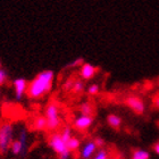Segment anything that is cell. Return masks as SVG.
Masks as SVG:
<instances>
[{
  "label": "cell",
  "instance_id": "6da1fadb",
  "mask_svg": "<svg viewBox=\"0 0 159 159\" xmlns=\"http://www.w3.org/2000/svg\"><path fill=\"white\" fill-rule=\"evenodd\" d=\"M55 74L52 70H47L39 73L32 80V82L27 86V94L31 99H40L52 89Z\"/></svg>",
  "mask_w": 159,
  "mask_h": 159
},
{
  "label": "cell",
  "instance_id": "7a4b0ae2",
  "mask_svg": "<svg viewBox=\"0 0 159 159\" xmlns=\"http://www.w3.org/2000/svg\"><path fill=\"white\" fill-rule=\"evenodd\" d=\"M14 141V126L9 122L0 123V153L5 155Z\"/></svg>",
  "mask_w": 159,
  "mask_h": 159
},
{
  "label": "cell",
  "instance_id": "3957f363",
  "mask_svg": "<svg viewBox=\"0 0 159 159\" xmlns=\"http://www.w3.org/2000/svg\"><path fill=\"white\" fill-rule=\"evenodd\" d=\"M44 116L47 118V131L53 132L61 124V119L59 117V106L56 102H49L44 109Z\"/></svg>",
  "mask_w": 159,
  "mask_h": 159
},
{
  "label": "cell",
  "instance_id": "277c9868",
  "mask_svg": "<svg viewBox=\"0 0 159 159\" xmlns=\"http://www.w3.org/2000/svg\"><path fill=\"white\" fill-rule=\"evenodd\" d=\"M48 143H49L50 148H52V150L58 155V156L68 150V148H67V143L65 142L64 139L61 138L60 132L52 133V134L50 135Z\"/></svg>",
  "mask_w": 159,
  "mask_h": 159
},
{
  "label": "cell",
  "instance_id": "5b68a950",
  "mask_svg": "<svg viewBox=\"0 0 159 159\" xmlns=\"http://www.w3.org/2000/svg\"><path fill=\"white\" fill-rule=\"evenodd\" d=\"M124 102L129 109L133 110L138 115H141L146 111V103L139 96H135V94L127 96L124 100Z\"/></svg>",
  "mask_w": 159,
  "mask_h": 159
},
{
  "label": "cell",
  "instance_id": "8992f818",
  "mask_svg": "<svg viewBox=\"0 0 159 159\" xmlns=\"http://www.w3.org/2000/svg\"><path fill=\"white\" fill-rule=\"evenodd\" d=\"M93 124V116H84L81 115L77 118L74 119L73 126L77 131H86L90 129V126Z\"/></svg>",
  "mask_w": 159,
  "mask_h": 159
},
{
  "label": "cell",
  "instance_id": "52a82bcc",
  "mask_svg": "<svg viewBox=\"0 0 159 159\" xmlns=\"http://www.w3.org/2000/svg\"><path fill=\"white\" fill-rule=\"evenodd\" d=\"M27 84L26 80L23 77H18L14 81V90H15V96L17 100H20L24 97V94L27 92Z\"/></svg>",
  "mask_w": 159,
  "mask_h": 159
},
{
  "label": "cell",
  "instance_id": "ba28073f",
  "mask_svg": "<svg viewBox=\"0 0 159 159\" xmlns=\"http://www.w3.org/2000/svg\"><path fill=\"white\" fill-rule=\"evenodd\" d=\"M31 129L37 132L47 131V118L44 115H37L31 119Z\"/></svg>",
  "mask_w": 159,
  "mask_h": 159
},
{
  "label": "cell",
  "instance_id": "9c48e42d",
  "mask_svg": "<svg viewBox=\"0 0 159 159\" xmlns=\"http://www.w3.org/2000/svg\"><path fill=\"white\" fill-rule=\"evenodd\" d=\"M98 72V68L89 63H84L80 68V75L84 80H91Z\"/></svg>",
  "mask_w": 159,
  "mask_h": 159
},
{
  "label": "cell",
  "instance_id": "30bf717a",
  "mask_svg": "<svg viewBox=\"0 0 159 159\" xmlns=\"http://www.w3.org/2000/svg\"><path fill=\"white\" fill-rule=\"evenodd\" d=\"M97 149H98V147H97L96 142L94 141H89L82 147V149L80 151V156L82 159H90L94 155Z\"/></svg>",
  "mask_w": 159,
  "mask_h": 159
},
{
  "label": "cell",
  "instance_id": "8fae6325",
  "mask_svg": "<svg viewBox=\"0 0 159 159\" xmlns=\"http://www.w3.org/2000/svg\"><path fill=\"white\" fill-rule=\"evenodd\" d=\"M26 146H27V143H23L20 140L17 139L13 141L11 146H10V150H11L13 155H15V156L24 157L25 153H26Z\"/></svg>",
  "mask_w": 159,
  "mask_h": 159
},
{
  "label": "cell",
  "instance_id": "7c38bea8",
  "mask_svg": "<svg viewBox=\"0 0 159 159\" xmlns=\"http://www.w3.org/2000/svg\"><path fill=\"white\" fill-rule=\"evenodd\" d=\"M107 123H108V125L114 129H120V126H122V118L116 115V114H109L108 117H107Z\"/></svg>",
  "mask_w": 159,
  "mask_h": 159
},
{
  "label": "cell",
  "instance_id": "4fadbf2b",
  "mask_svg": "<svg viewBox=\"0 0 159 159\" xmlns=\"http://www.w3.org/2000/svg\"><path fill=\"white\" fill-rule=\"evenodd\" d=\"M79 110L81 115H84V116H93L94 114V107L90 101H85V102H82L80 105Z\"/></svg>",
  "mask_w": 159,
  "mask_h": 159
},
{
  "label": "cell",
  "instance_id": "5bb4252c",
  "mask_svg": "<svg viewBox=\"0 0 159 159\" xmlns=\"http://www.w3.org/2000/svg\"><path fill=\"white\" fill-rule=\"evenodd\" d=\"M132 159H150V153L144 149H135L132 153Z\"/></svg>",
  "mask_w": 159,
  "mask_h": 159
},
{
  "label": "cell",
  "instance_id": "9a60e30c",
  "mask_svg": "<svg viewBox=\"0 0 159 159\" xmlns=\"http://www.w3.org/2000/svg\"><path fill=\"white\" fill-rule=\"evenodd\" d=\"M80 146H81V142H80V140L77 138H75V136H72L70 139V141L67 142V148H68V150H70V152L79 150Z\"/></svg>",
  "mask_w": 159,
  "mask_h": 159
},
{
  "label": "cell",
  "instance_id": "2e32d148",
  "mask_svg": "<svg viewBox=\"0 0 159 159\" xmlns=\"http://www.w3.org/2000/svg\"><path fill=\"white\" fill-rule=\"evenodd\" d=\"M84 90V82L82 80H75L73 84V89H72V92L74 94H80V93L83 92Z\"/></svg>",
  "mask_w": 159,
  "mask_h": 159
},
{
  "label": "cell",
  "instance_id": "e0dca14e",
  "mask_svg": "<svg viewBox=\"0 0 159 159\" xmlns=\"http://www.w3.org/2000/svg\"><path fill=\"white\" fill-rule=\"evenodd\" d=\"M60 134H61V138L64 139V141L65 142H68L70 141V139L72 138V129H70V126H65L61 131H60Z\"/></svg>",
  "mask_w": 159,
  "mask_h": 159
},
{
  "label": "cell",
  "instance_id": "ac0fdd59",
  "mask_svg": "<svg viewBox=\"0 0 159 159\" xmlns=\"http://www.w3.org/2000/svg\"><path fill=\"white\" fill-rule=\"evenodd\" d=\"M99 91H100V86L98 85V84H91V85H89V88H88V93L91 94V96L98 94Z\"/></svg>",
  "mask_w": 159,
  "mask_h": 159
},
{
  "label": "cell",
  "instance_id": "d6986e66",
  "mask_svg": "<svg viewBox=\"0 0 159 159\" xmlns=\"http://www.w3.org/2000/svg\"><path fill=\"white\" fill-rule=\"evenodd\" d=\"M74 81H75V80L70 79V80H67L66 82L64 83V84H63V90L65 91V92H70V91H72V89H73Z\"/></svg>",
  "mask_w": 159,
  "mask_h": 159
},
{
  "label": "cell",
  "instance_id": "ffe728a7",
  "mask_svg": "<svg viewBox=\"0 0 159 159\" xmlns=\"http://www.w3.org/2000/svg\"><path fill=\"white\" fill-rule=\"evenodd\" d=\"M93 159H109L108 158V152L105 149H100L98 152L96 153V156Z\"/></svg>",
  "mask_w": 159,
  "mask_h": 159
},
{
  "label": "cell",
  "instance_id": "44dd1931",
  "mask_svg": "<svg viewBox=\"0 0 159 159\" xmlns=\"http://www.w3.org/2000/svg\"><path fill=\"white\" fill-rule=\"evenodd\" d=\"M6 80H7V73L2 68H0V85L6 82Z\"/></svg>",
  "mask_w": 159,
  "mask_h": 159
},
{
  "label": "cell",
  "instance_id": "7402d4cb",
  "mask_svg": "<svg viewBox=\"0 0 159 159\" xmlns=\"http://www.w3.org/2000/svg\"><path fill=\"white\" fill-rule=\"evenodd\" d=\"M94 142H96L98 148H102V147L105 146V140H103L102 138H100V136H98V138L94 139Z\"/></svg>",
  "mask_w": 159,
  "mask_h": 159
},
{
  "label": "cell",
  "instance_id": "603a6c76",
  "mask_svg": "<svg viewBox=\"0 0 159 159\" xmlns=\"http://www.w3.org/2000/svg\"><path fill=\"white\" fill-rule=\"evenodd\" d=\"M70 150H67V151H65L64 153L59 155V159H70Z\"/></svg>",
  "mask_w": 159,
  "mask_h": 159
},
{
  "label": "cell",
  "instance_id": "cb8c5ba5",
  "mask_svg": "<svg viewBox=\"0 0 159 159\" xmlns=\"http://www.w3.org/2000/svg\"><path fill=\"white\" fill-rule=\"evenodd\" d=\"M152 103H153V107H155V108L159 109V94H158V96L155 97V98H153Z\"/></svg>",
  "mask_w": 159,
  "mask_h": 159
},
{
  "label": "cell",
  "instance_id": "d4e9b609",
  "mask_svg": "<svg viewBox=\"0 0 159 159\" xmlns=\"http://www.w3.org/2000/svg\"><path fill=\"white\" fill-rule=\"evenodd\" d=\"M153 152L156 153V155H158L159 156V142H157L156 144H155V146H153Z\"/></svg>",
  "mask_w": 159,
  "mask_h": 159
},
{
  "label": "cell",
  "instance_id": "484cf974",
  "mask_svg": "<svg viewBox=\"0 0 159 159\" xmlns=\"http://www.w3.org/2000/svg\"><path fill=\"white\" fill-rule=\"evenodd\" d=\"M110 159H118V158H110Z\"/></svg>",
  "mask_w": 159,
  "mask_h": 159
},
{
  "label": "cell",
  "instance_id": "4316f807",
  "mask_svg": "<svg viewBox=\"0 0 159 159\" xmlns=\"http://www.w3.org/2000/svg\"><path fill=\"white\" fill-rule=\"evenodd\" d=\"M0 68H1V63H0Z\"/></svg>",
  "mask_w": 159,
  "mask_h": 159
}]
</instances>
